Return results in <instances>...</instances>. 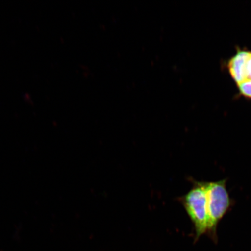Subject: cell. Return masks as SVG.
Instances as JSON below:
<instances>
[{"mask_svg":"<svg viewBox=\"0 0 251 251\" xmlns=\"http://www.w3.org/2000/svg\"><path fill=\"white\" fill-rule=\"evenodd\" d=\"M226 183V178L217 181H206L209 217L208 235L215 243L218 239V225L234 204L233 199L229 195Z\"/></svg>","mask_w":251,"mask_h":251,"instance_id":"7a4b0ae2","label":"cell"},{"mask_svg":"<svg viewBox=\"0 0 251 251\" xmlns=\"http://www.w3.org/2000/svg\"><path fill=\"white\" fill-rule=\"evenodd\" d=\"M227 67L239 93L251 100V51L238 48L229 59Z\"/></svg>","mask_w":251,"mask_h":251,"instance_id":"3957f363","label":"cell"},{"mask_svg":"<svg viewBox=\"0 0 251 251\" xmlns=\"http://www.w3.org/2000/svg\"><path fill=\"white\" fill-rule=\"evenodd\" d=\"M193 187L178 198L193 225L195 241L203 234L208 235L209 217L207 206L206 181L193 180Z\"/></svg>","mask_w":251,"mask_h":251,"instance_id":"6da1fadb","label":"cell"}]
</instances>
